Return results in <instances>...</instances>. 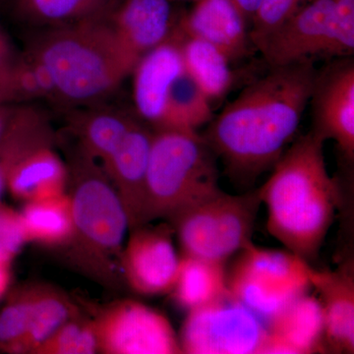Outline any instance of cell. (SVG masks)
<instances>
[{"instance_id":"obj_1","label":"cell","mask_w":354,"mask_h":354,"mask_svg":"<svg viewBox=\"0 0 354 354\" xmlns=\"http://www.w3.org/2000/svg\"><path fill=\"white\" fill-rule=\"evenodd\" d=\"M316 74L308 60L271 67L214 116L202 137L230 180L247 187L274 167L297 131Z\"/></svg>"},{"instance_id":"obj_2","label":"cell","mask_w":354,"mask_h":354,"mask_svg":"<svg viewBox=\"0 0 354 354\" xmlns=\"http://www.w3.org/2000/svg\"><path fill=\"white\" fill-rule=\"evenodd\" d=\"M259 193L269 234L309 264L315 261L342 201L341 184L326 165L324 142L311 131L295 140Z\"/></svg>"},{"instance_id":"obj_3","label":"cell","mask_w":354,"mask_h":354,"mask_svg":"<svg viewBox=\"0 0 354 354\" xmlns=\"http://www.w3.org/2000/svg\"><path fill=\"white\" fill-rule=\"evenodd\" d=\"M26 51L41 62L64 106H97L113 94L138 64L104 14L39 30Z\"/></svg>"},{"instance_id":"obj_4","label":"cell","mask_w":354,"mask_h":354,"mask_svg":"<svg viewBox=\"0 0 354 354\" xmlns=\"http://www.w3.org/2000/svg\"><path fill=\"white\" fill-rule=\"evenodd\" d=\"M67 169L74 234L69 260L102 286L122 281L121 256L129 223L115 188L99 162L74 148Z\"/></svg>"},{"instance_id":"obj_5","label":"cell","mask_w":354,"mask_h":354,"mask_svg":"<svg viewBox=\"0 0 354 354\" xmlns=\"http://www.w3.org/2000/svg\"><path fill=\"white\" fill-rule=\"evenodd\" d=\"M216 156L198 132L153 130L145 223L169 221L220 191Z\"/></svg>"},{"instance_id":"obj_6","label":"cell","mask_w":354,"mask_h":354,"mask_svg":"<svg viewBox=\"0 0 354 354\" xmlns=\"http://www.w3.org/2000/svg\"><path fill=\"white\" fill-rule=\"evenodd\" d=\"M258 50L270 67L353 57L354 0H307Z\"/></svg>"},{"instance_id":"obj_7","label":"cell","mask_w":354,"mask_h":354,"mask_svg":"<svg viewBox=\"0 0 354 354\" xmlns=\"http://www.w3.org/2000/svg\"><path fill=\"white\" fill-rule=\"evenodd\" d=\"M261 204L259 188L239 195L221 189L167 223L174 228L183 255L227 263L252 243Z\"/></svg>"},{"instance_id":"obj_8","label":"cell","mask_w":354,"mask_h":354,"mask_svg":"<svg viewBox=\"0 0 354 354\" xmlns=\"http://www.w3.org/2000/svg\"><path fill=\"white\" fill-rule=\"evenodd\" d=\"M227 270L232 297L267 322L290 302L308 292L311 266L288 250L248 244Z\"/></svg>"},{"instance_id":"obj_9","label":"cell","mask_w":354,"mask_h":354,"mask_svg":"<svg viewBox=\"0 0 354 354\" xmlns=\"http://www.w3.org/2000/svg\"><path fill=\"white\" fill-rule=\"evenodd\" d=\"M264 322L228 292L188 311L179 335L183 353L259 354Z\"/></svg>"},{"instance_id":"obj_10","label":"cell","mask_w":354,"mask_h":354,"mask_svg":"<svg viewBox=\"0 0 354 354\" xmlns=\"http://www.w3.org/2000/svg\"><path fill=\"white\" fill-rule=\"evenodd\" d=\"M94 322L99 353H183L169 319L142 302H113L95 316Z\"/></svg>"},{"instance_id":"obj_11","label":"cell","mask_w":354,"mask_h":354,"mask_svg":"<svg viewBox=\"0 0 354 354\" xmlns=\"http://www.w3.org/2000/svg\"><path fill=\"white\" fill-rule=\"evenodd\" d=\"M312 129L325 143L332 140L342 157L354 160V62L351 57L330 60L317 71L310 97Z\"/></svg>"},{"instance_id":"obj_12","label":"cell","mask_w":354,"mask_h":354,"mask_svg":"<svg viewBox=\"0 0 354 354\" xmlns=\"http://www.w3.org/2000/svg\"><path fill=\"white\" fill-rule=\"evenodd\" d=\"M130 232L121 256L123 279L144 297L169 295L180 265L174 245V228L169 223L156 227L147 223Z\"/></svg>"},{"instance_id":"obj_13","label":"cell","mask_w":354,"mask_h":354,"mask_svg":"<svg viewBox=\"0 0 354 354\" xmlns=\"http://www.w3.org/2000/svg\"><path fill=\"white\" fill-rule=\"evenodd\" d=\"M153 138L152 128L135 120L115 152L102 165L127 213L129 230L146 225V183Z\"/></svg>"},{"instance_id":"obj_14","label":"cell","mask_w":354,"mask_h":354,"mask_svg":"<svg viewBox=\"0 0 354 354\" xmlns=\"http://www.w3.org/2000/svg\"><path fill=\"white\" fill-rule=\"evenodd\" d=\"M184 68L180 44L171 37L147 53L133 70V101L139 120L153 130L164 127L167 97Z\"/></svg>"},{"instance_id":"obj_15","label":"cell","mask_w":354,"mask_h":354,"mask_svg":"<svg viewBox=\"0 0 354 354\" xmlns=\"http://www.w3.org/2000/svg\"><path fill=\"white\" fill-rule=\"evenodd\" d=\"M250 24L234 0H196L176 18V28L216 46L230 62L241 59L250 48Z\"/></svg>"},{"instance_id":"obj_16","label":"cell","mask_w":354,"mask_h":354,"mask_svg":"<svg viewBox=\"0 0 354 354\" xmlns=\"http://www.w3.org/2000/svg\"><path fill=\"white\" fill-rule=\"evenodd\" d=\"M312 288L319 295L324 315L326 351L354 353V265L344 261L337 269H310Z\"/></svg>"},{"instance_id":"obj_17","label":"cell","mask_w":354,"mask_h":354,"mask_svg":"<svg viewBox=\"0 0 354 354\" xmlns=\"http://www.w3.org/2000/svg\"><path fill=\"white\" fill-rule=\"evenodd\" d=\"M260 353H326L324 315L318 298L300 295L266 322Z\"/></svg>"},{"instance_id":"obj_18","label":"cell","mask_w":354,"mask_h":354,"mask_svg":"<svg viewBox=\"0 0 354 354\" xmlns=\"http://www.w3.org/2000/svg\"><path fill=\"white\" fill-rule=\"evenodd\" d=\"M169 0H122L108 19L125 48L141 59L171 37L176 22Z\"/></svg>"},{"instance_id":"obj_19","label":"cell","mask_w":354,"mask_h":354,"mask_svg":"<svg viewBox=\"0 0 354 354\" xmlns=\"http://www.w3.org/2000/svg\"><path fill=\"white\" fill-rule=\"evenodd\" d=\"M53 146L34 149L14 165L6 184L14 199L29 203L66 193L68 169Z\"/></svg>"},{"instance_id":"obj_20","label":"cell","mask_w":354,"mask_h":354,"mask_svg":"<svg viewBox=\"0 0 354 354\" xmlns=\"http://www.w3.org/2000/svg\"><path fill=\"white\" fill-rule=\"evenodd\" d=\"M80 109L70 118L69 131L76 148L102 165L120 147L137 115L97 106Z\"/></svg>"},{"instance_id":"obj_21","label":"cell","mask_w":354,"mask_h":354,"mask_svg":"<svg viewBox=\"0 0 354 354\" xmlns=\"http://www.w3.org/2000/svg\"><path fill=\"white\" fill-rule=\"evenodd\" d=\"M174 31L180 44L184 68L209 102L220 101L232 90L234 73L230 62L216 46L194 37Z\"/></svg>"},{"instance_id":"obj_22","label":"cell","mask_w":354,"mask_h":354,"mask_svg":"<svg viewBox=\"0 0 354 354\" xmlns=\"http://www.w3.org/2000/svg\"><path fill=\"white\" fill-rule=\"evenodd\" d=\"M225 265L227 263L181 256L176 281L169 295L186 311L220 299L228 293Z\"/></svg>"},{"instance_id":"obj_23","label":"cell","mask_w":354,"mask_h":354,"mask_svg":"<svg viewBox=\"0 0 354 354\" xmlns=\"http://www.w3.org/2000/svg\"><path fill=\"white\" fill-rule=\"evenodd\" d=\"M26 241L50 247H66L74 234L71 202L67 193L25 203L20 211Z\"/></svg>"},{"instance_id":"obj_24","label":"cell","mask_w":354,"mask_h":354,"mask_svg":"<svg viewBox=\"0 0 354 354\" xmlns=\"http://www.w3.org/2000/svg\"><path fill=\"white\" fill-rule=\"evenodd\" d=\"M79 313L80 308L64 291L35 283L29 328L12 354H35L64 323Z\"/></svg>"},{"instance_id":"obj_25","label":"cell","mask_w":354,"mask_h":354,"mask_svg":"<svg viewBox=\"0 0 354 354\" xmlns=\"http://www.w3.org/2000/svg\"><path fill=\"white\" fill-rule=\"evenodd\" d=\"M211 102L184 70L172 84L167 97L164 127L160 130L197 132L214 118Z\"/></svg>"},{"instance_id":"obj_26","label":"cell","mask_w":354,"mask_h":354,"mask_svg":"<svg viewBox=\"0 0 354 354\" xmlns=\"http://www.w3.org/2000/svg\"><path fill=\"white\" fill-rule=\"evenodd\" d=\"M106 0H14L21 20L39 30L58 27L104 14Z\"/></svg>"},{"instance_id":"obj_27","label":"cell","mask_w":354,"mask_h":354,"mask_svg":"<svg viewBox=\"0 0 354 354\" xmlns=\"http://www.w3.org/2000/svg\"><path fill=\"white\" fill-rule=\"evenodd\" d=\"M36 100H46L57 106H62L48 69L37 58L25 51L18 55L14 65L9 88V104Z\"/></svg>"},{"instance_id":"obj_28","label":"cell","mask_w":354,"mask_h":354,"mask_svg":"<svg viewBox=\"0 0 354 354\" xmlns=\"http://www.w3.org/2000/svg\"><path fill=\"white\" fill-rule=\"evenodd\" d=\"M35 285L22 286L9 293L0 310V351L13 353L27 333L31 321Z\"/></svg>"},{"instance_id":"obj_29","label":"cell","mask_w":354,"mask_h":354,"mask_svg":"<svg viewBox=\"0 0 354 354\" xmlns=\"http://www.w3.org/2000/svg\"><path fill=\"white\" fill-rule=\"evenodd\" d=\"M99 353L94 319L82 312L70 319L44 342L35 354Z\"/></svg>"},{"instance_id":"obj_30","label":"cell","mask_w":354,"mask_h":354,"mask_svg":"<svg viewBox=\"0 0 354 354\" xmlns=\"http://www.w3.org/2000/svg\"><path fill=\"white\" fill-rule=\"evenodd\" d=\"M307 0H262L250 23V41L258 50L261 44L292 15Z\"/></svg>"},{"instance_id":"obj_31","label":"cell","mask_w":354,"mask_h":354,"mask_svg":"<svg viewBox=\"0 0 354 354\" xmlns=\"http://www.w3.org/2000/svg\"><path fill=\"white\" fill-rule=\"evenodd\" d=\"M26 243L20 212L0 202V265L11 267Z\"/></svg>"},{"instance_id":"obj_32","label":"cell","mask_w":354,"mask_h":354,"mask_svg":"<svg viewBox=\"0 0 354 354\" xmlns=\"http://www.w3.org/2000/svg\"><path fill=\"white\" fill-rule=\"evenodd\" d=\"M18 55L6 35L0 29V94L4 104H9L11 76Z\"/></svg>"},{"instance_id":"obj_33","label":"cell","mask_w":354,"mask_h":354,"mask_svg":"<svg viewBox=\"0 0 354 354\" xmlns=\"http://www.w3.org/2000/svg\"><path fill=\"white\" fill-rule=\"evenodd\" d=\"M235 3L239 6V8L245 14L247 19L251 23L253 16L256 11L259 8L262 0H234Z\"/></svg>"},{"instance_id":"obj_34","label":"cell","mask_w":354,"mask_h":354,"mask_svg":"<svg viewBox=\"0 0 354 354\" xmlns=\"http://www.w3.org/2000/svg\"><path fill=\"white\" fill-rule=\"evenodd\" d=\"M11 272L10 267L0 265V300L8 292L10 286Z\"/></svg>"},{"instance_id":"obj_35","label":"cell","mask_w":354,"mask_h":354,"mask_svg":"<svg viewBox=\"0 0 354 354\" xmlns=\"http://www.w3.org/2000/svg\"><path fill=\"white\" fill-rule=\"evenodd\" d=\"M10 169L11 167L8 160L0 153V197L6 189L7 178H8Z\"/></svg>"},{"instance_id":"obj_36","label":"cell","mask_w":354,"mask_h":354,"mask_svg":"<svg viewBox=\"0 0 354 354\" xmlns=\"http://www.w3.org/2000/svg\"><path fill=\"white\" fill-rule=\"evenodd\" d=\"M7 111H8V104L0 106V134H1L4 124H6Z\"/></svg>"},{"instance_id":"obj_37","label":"cell","mask_w":354,"mask_h":354,"mask_svg":"<svg viewBox=\"0 0 354 354\" xmlns=\"http://www.w3.org/2000/svg\"><path fill=\"white\" fill-rule=\"evenodd\" d=\"M169 1L171 2H176V1H196V0H169Z\"/></svg>"}]
</instances>
